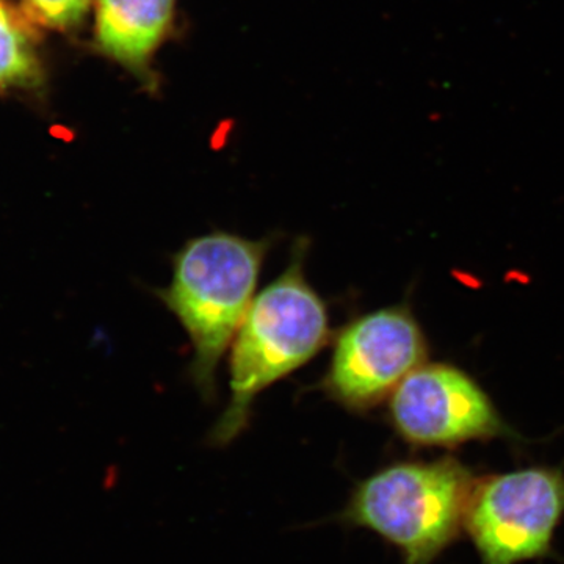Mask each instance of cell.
<instances>
[{"mask_svg": "<svg viewBox=\"0 0 564 564\" xmlns=\"http://www.w3.org/2000/svg\"><path fill=\"white\" fill-rule=\"evenodd\" d=\"M306 250L300 240L291 265L254 296L234 337L231 402L209 436L218 447L243 433L259 393L311 361L328 340V311L304 276Z\"/></svg>", "mask_w": 564, "mask_h": 564, "instance_id": "6da1fadb", "label": "cell"}, {"mask_svg": "<svg viewBox=\"0 0 564 564\" xmlns=\"http://www.w3.org/2000/svg\"><path fill=\"white\" fill-rule=\"evenodd\" d=\"M475 481L454 456L393 463L356 486L339 519L383 538L403 564H434L463 536Z\"/></svg>", "mask_w": 564, "mask_h": 564, "instance_id": "7a4b0ae2", "label": "cell"}, {"mask_svg": "<svg viewBox=\"0 0 564 564\" xmlns=\"http://www.w3.org/2000/svg\"><path fill=\"white\" fill-rule=\"evenodd\" d=\"M267 251V240L236 234L196 237L174 256L172 284L158 292L191 337L192 380L206 400L214 397L218 364L254 300Z\"/></svg>", "mask_w": 564, "mask_h": 564, "instance_id": "3957f363", "label": "cell"}, {"mask_svg": "<svg viewBox=\"0 0 564 564\" xmlns=\"http://www.w3.org/2000/svg\"><path fill=\"white\" fill-rule=\"evenodd\" d=\"M564 518V470L533 466L475 481L464 533L480 564H521L555 556Z\"/></svg>", "mask_w": 564, "mask_h": 564, "instance_id": "277c9868", "label": "cell"}, {"mask_svg": "<svg viewBox=\"0 0 564 564\" xmlns=\"http://www.w3.org/2000/svg\"><path fill=\"white\" fill-rule=\"evenodd\" d=\"M425 356V336L410 310L386 307L345 326L323 386L347 410L367 411L392 395Z\"/></svg>", "mask_w": 564, "mask_h": 564, "instance_id": "5b68a950", "label": "cell"}, {"mask_svg": "<svg viewBox=\"0 0 564 564\" xmlns=\"http://www.w3.org/2000/svg\"><path fill=\"white\" fill-rule=\"evenodd\" d=\"M391 422L404 443L455 448L513 436L488 393L458 367L422 364L391 395Z\"/></svg>", "mask_w": 564, "mask_h": 564, "instance_id": "8992f818", "label": "cell"}, {"mask_svg": "<svg viewBox=\"0 0 564 564\" xmlns=\"http://www.w3.org/2000/svg\"><path fill=\"white\" fill-rule=\"evenodd\" d=\"M99 50L141 74L172 29L176 0H93Z\"/></svg>", "mask_w": 564, "mask_h": 564, "instance_id": "52a82bcc", "label": "cell"}, {"mask_svg": "<svg viewBox=\"0 0 564 564\" xmlns=\"http://www.w3.org/2000/svg\"><path fill=\"white\" fill-rule=\"evenodd\" d=\"M39 29L10 0H0V93L43 85Z\"/></svg>", "mask_w": 564, "mask_h": 564, "instance_id": "ba28073f", "label": "cell"}, {"mask_svg": "<svg viewBox=\"0 0 564 564\" xmlns=\"http://www.w3.org/2000/svg\"><path fill=\"white\" fill-rule=\"evenodd\" d=\"M93 0H21V10L36 29L54 32L76 31Z\"/></svg>", "mask_w": 564, "mask_h": 564, "instance_id": "9c48e42d", "label": "cell"}]
</instances>
